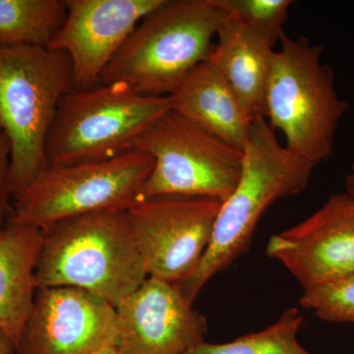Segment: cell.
<instances>
[{
    "label": "cell",
    "instance_id": "cell-2",
    "mask_svg": "<svg viewBox=\"0 0 354 354\" xmlns=\"http://www.w3.org/2000/svg\"><path fill=\"white\" fill-rule=\"evenodd\" d=\"M44 232L36 270L38 288H81L116 308L148 277L127 209L74 216Z\"/></svg>",
    "mask_w": 354,
    "mask_h": 354
},
{
    "label": "cell",
    "instance_id": "cell-14",
    "mask_svg": "<svg viewBox=\"0 0 354 354\" xmlns=\"http://www.w3.org/2000/svg\"><path fill=\"white\" fill-rule=\"evenodd\" d=\"M272 46L264 32L227 15L209 57L251 122L256 116L265 118Z\"/></svg>",
    "mask_w": 354,
    "mask_h": 354
},
{
    "label": "cell",
    "instance_id": "cell-8",
    "mask_svg": "<svg viewBox=\"0 0 354 354\" xmlns=\"http://www.w3.org/2000/svg\"><path fill=\"white\" fill-rule=\"evenodd\" d=\"M137 150L151 156L153 171L138 201L162 195L225 201L241 174L242 152L169 111L140 136Z\"/></svg>",
    "mask_w": 354,
    "mask_h": 354
},
{
    "label": "cell",
    "instance_id": "cell-12",
    "mask_svg": "<svg viewBox=\"0 0 354 354\" xmlns=\"http://www.w3.org/2000/svg\"><path fill=\"white\" fill-rule=\"evenodd\" d=\"M165 0H65L67 15L51 44L69 57L73 90H88L128 37Z\"/></svg>",
    "mask_w": 354,
    "mask_h": 354
},
{
    "label": "cell",
    "instance_id": "cell-22",
    "mask_svg": "<svg viewBox=\"0 0 354 354\" xmlns=\"http://www.w3.org/2000/svg\"><path fill=\"white\" fill-rule=\"evenodd\" d=\"M16 351V346L12 339L0 330V354H13Z\"/></svg>",
    "mask_w": 354,
    "mask_h": 354
},
{
    "label": "cell",
    "instance_id": "cell-16",
    "mask_svg": "<svg viewBox=\"0 0 354 354\" xmlns=\"http://www.w3.org/2000/svg\"><path fill=\"white\" fill-rule=\"evenodd\" d=\"M169 100L174 113L242 152L252 122L209 58L184 79Z\"/></svg>",
    "mask_w": 354,
    "mask_h": 354
},
{
    "label": "cell",
    "instance_id": "cell-23",
    "mask_svg": "<svg viewBox=\"0 0 354 354\" xmlns=\"http://www.w3.org/2000/svg\"><path fill=\"white\" fill-rule=\"evenodd\" d=\"M344 186L346 192L354 199V171H351V174L344 177Z\"/></svg>",
    "mask_w": 354,
    "mask_h": 354
},
{
    "label": "cell",
    "instance_id": "cell-10",
    "mask_svg": "<svg viewBox=\"0 0 354 354\" xmlns=\"http://www.w3.org/2000/svg\"><path fill=\"white\" fill-rule=\"evenodd\" d=\"M116 308L81 288H38L18 354H91L115 346Z\"/></svg>",
    "mask_w": 354,
    "mask_h": 354
},
{
    "label": "cell",
    "instance_id": "cell-4",
    "mask_svg": "<svg viewBox=\"0 0 354 354\" xmlns=\"http://www.w3.org/2000/svg\"><path fill=\"white\" fill-rule=\"evenodd\" d=\"M72 90L71 62L64 51L0 46V132L10 145L13 198L48 167V133L60 101Z\"/></svg>",
    "mask_w": 354,
    "mask_h": 354
},
{
    "label": "cell",
    "instance_id": "cell-9",
    "mask_svg": "<svg viewBox=\"0 0 354 354\" xmlns=\"http://www.w3.org/2000/svg\"><path fill=\"white\" fill-rule=\"evenodd\" d=\"M220 200L162 195L127 209L128 225L150 278L180 283L192 276L208 248Z\"/></svg>",
    "mask_w": 354,
    "mask_h": 354
},
{
    "label": "cell",
    "instance_id": "cell-1",
    "mask_svg": "<svg viewBox=\"0 0 354 354\" xmlns=\"http://www.w3.org/2000/svg\"><path fill=\"white\" fill-rule=\"evenodd\" d=\"M315 167L281 145L264 116L254 118L242 150L236 187L221 203L211 241L196 271L176 285L191 304L209 279L246 252L260 218L272 204L306 189Z\"/></svg>",
    "mask_w": 354,
    "mask_h": 354
},
{
    "label": "cell",
    "instance_id": "cell-5",
    "mask_svg": "<svg viewBox=\"0 0 354 354\" xmlns=\"http://www.w3.org/2000/svg\"><path fill=\"white\" fill-rule=\"evenodd\" d=\"M279 43L266 90L265 118L285 136L288 151L317 165L334 153L335 132L349 104L335 88L333 67L321 59L320 44L286 34Z\"/></svg>",
    "mask_w": 354,
    "mask_h": 354
},
{
    "label": "cell",
    "instance_id": "cell-15",
    "mask_svg": "<svg viewBox=\"0 0 354 354\" xmlns=\"http://www.w3.org/2000/svg\"><path fill=\"white\" fill-rule=\"evenodd\" d=\"M44 232L27 223L7 221L0 227V330L18 342L31 313L36 270Z\"/></svg>",
    "mask_w": 354,
    "mask_h": 354
},
{
    "label": "cell",
    "instance_id": "cell-18",
    "mask_svg": "<svg viewBox=\"0 0 354 354\" xmlns=\"http://www.w3.org/2000/svg\"><path fill=\"white\" fill-rule=\"evenodd\" d=\"M302 324L304 317L299 310L290 308L260 332L223 344L204 342L184 354H312L297 339Z\"/></svg>",
    "mask_w": 354,
    "mask_h": 354
},
{
    "label": "cell",
    "instance_id": "cell-24",
    "mask_svg": "<svg viewBox=\"0 0 354 354\" xmlns=\"http://www.w3.org/2000/svg\"><path fill=\"white\" fill-rule=\"evenodd\" d=\"M91 354H120L115 346H109V348H102L101 351H95Z\"/></svg>",
    "mask_w": 354,
    "mask_h": 354
},
{
    "label": "cell",
    "instance_id": "cell-3",
    "mask_svg": "<svg viewBox=\"0 0 354 354\" xmlns=\"http://www.w3.org/2000/svg\"><path fill=\"white\" fill-rule=\"evenodd\" d=\"M227 18L218 0H165L137 25L99 84H127L143 95L169 97L213 53Z\"/></svg>",
    "mask_w": 354,
    "mask_h": 354
},
{
    "label": "cell",
    "instance_id": "cell-6",
    "mask_svg": "<svg viewBox=\"0 0 354 354\" xmlns=\"http://www.w3.org/2000/svg\"><path fill=\"white\" fill-rule=\"evenodd\" d=\"M171 109L169 97L140 94L124 83L70 91L46 140L48 165L104 162L131 152L140 136Z\"/></svg>",
    "mask_w": 354,
    "mask_h": 354
},
{
    "label": "cell",
    "instance_id": "cell-17",
    "mask_svg": "<svg viewBox=\"0 0 354 354\" xmlns=\"http://www.w3.org/2000/svg\"><path fill=\"white\" fill-rule=\"evenodd\" d=\"M66 15L65 0H0V46L50 48Z\"/></svg>",
    "mask_w": 354,
    "mask_h": 354
},
{
    "label": "cell",
    "instance_id": "cell-7",
    "mask_svg": "<svg viewBox=\"0 0 354 354\" xmlns=\"http://www.w3.org/2000/svg\"><path fill=\"white\" fill-rule=\"evenodd\" d=\"M153 167V158L137 149L104 162L48 165L14 197L9 220L44 230L74 216L127 209L138 201Z\"/></svg>",
    "mask_w": 354,
    "mask_h": 354
},
{
    "label": "cell",
    "instance_id": "cell-25",
    "mask_svg": "<svg viewBox=\"0 0 354 354\" xmlns=\"http://www.w3.org/2000/svg\"><path fill=\"white\" fill-rule=\"evenodd\" d=\"M351 171H354V164L353 165V167H351Z\"/></svg>",
    "mask_w": 354,
    "mask_h": 354
},
{
    "label": "cell",
    "instance_id": "cell-11",
    "mask_svg": "<svg viewBox=\"0 0 354 354\" xmlns=\"http://www.w3.org/2000/svg\"><path fill=\"white\" fill-rule=\"evenodd\" d=\"M267 255L279 261L304 290L354 274V199L334 193L316 213L272 235Z\"/></svg>",
    "mask_w": 354,
    "mask_h": 354
},
{
    "label": "cell",
    "instance_id": "cell-13",
    "mask_svg": "<svg viewBox=\"0 0 354 354\" xmlns=\"http://www.w3.org/2000/svg\"><path fill=\"white\" fill-rule=\"evenodd\" d=\"M174 283L147 278L118 307L120 354H184L205 342L206 318Z\"/></svg>",
    "mask_w": 354,
    "mask_h": 354
},
{
    "label": "cell",
    "instance_id": "cell-20",
    "mask_svg": "<svg viewBox=\"0 0 354 354\" xmlns=\"http://www.w3.org/2000/svg\"><path fill=\"white\" fill-rule=\"evenodd\" d=\"M299 302L322 320L354 323V274L304 290Z\"/></svg>",
    "mask_w": 354,
    "mask_h": 354
},
{
    "label": "cell",
    "instance_id": "cell-19",
    "mask_svg": "<svg viewBox=\"0 0 354 354\" xmlns=\"http://www.w3.org/2000/svg\"><path fill=\"white\" fill-rule=\"evenodd\" d=\"M218 6L230 17L264 32L272 44L286 34L283 31L290 0H218Z\"/></svg>",
    "mask_w": 354,
    "mask_h": 354
},
{
    "label": "cell",
    "instance_id": "cell-21",
    "mask_svg": "<svg viewBox=\"0 0 354 354\" xmlns=\"http://www.w3.org/2000/svg\"><path fill=\"white\" fill-rule=\"evenodd\" d=\"M13 197L10 186V145L4 133L0 132V227L13 215Z\"/></svg>",
    "mask_w": 354,
    "mask_h": 354
}]
</instances>
